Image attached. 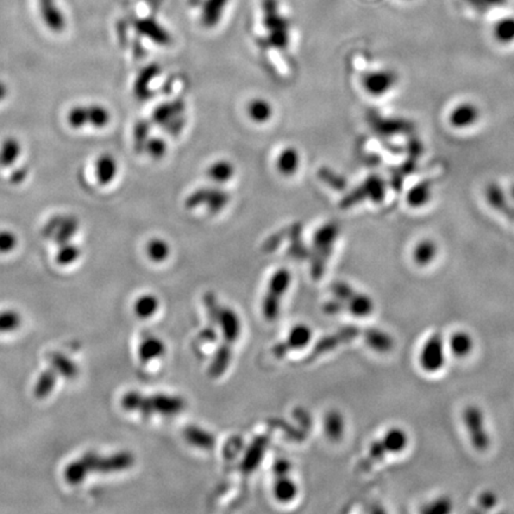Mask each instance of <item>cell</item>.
Returning a JSON list of instances; mask_svg holds the SVG:
<instances>
[{"instance_id":"34","label":"cell","mask_w":514,"mask_h":514,"mask_svg":"<svg viewBox=\"0 0 514 514\" xmlns=\"http://www.w3.org/2000/svg\"><path fill=\"white\" fill-rule=\"evenodd\" d=\"M145 251L150 261L162 263L167 261L168 257L171 255V246L168 244V242L162 238H152L148 242Z\"/></svg>"},{"instance_id":"27","label":"cell","mask_w":514,"mask_h":514,"mask_svg":"<svg viewBox=\"0 0 514 514\" xmlns=\"http://www.w3.org/2000/svg\"><path fill=\"white\" fill-rule=\"evenodd\" d=\"M300 154L298 149L293 147H287L280 152V155L277 156V171L281 176L286 178L296 174V171L300 167Z\"/></svg>"},{"instance_id":"18","label":"cell","mask_w":514,"mask_h":514,"mask_svg":"<svg viewBox=\"0 0 514 514\" xmlns=\"http://www.w3.org/2000/svg\"><path fill=\"white\" fill-rule=\"evenodd\" d=\"M362 338L371 350L376 351L378 354L390 352L394 348L393 337L380 329H363Z\"/></svg>"},{"instance_id":"41","label":"cell","mask_w":514,"mask_h":514,"mask_svg":"<svg viewBox=\"0 0 514 514\" xmlns=\"http://www.w3.org/2000/svg\"><path fill=\"white\" fill-rule=\"evenodd\" d=\"M90 470L87 469L81 460L73 461L65 469V479L70 485H78L88 476Z\"/></svg>"},{"instance_id":"15","label":"cell","mask_w":514,"mask_h":514,"mask_svg":"<svg viewBox=\"0 0 514 514\" xmlns=\"http://www.w3.org/2000/svg\"><path fill=\"white\" fill-rule=\"evenodd\" d=\"M135 461H136L135 456L130 452H119L117 454L107 456V457L99 456L94 471L109 474V473L128 470L130 468L133 467Z\"/></svg>"},{"instance_id":"31","label":"cell","mask_w":514,"mask_h":514,"mask_svg":"<svg viewBox=\"0 0 514 514\" xmlns=\"http://www.w3.org/2000/svg\"><path fill=\"white\" fill-rule=\"evenodd\" d=\"M449 348L452 354L459 359L467 357L474 349V339L468 332H455L450 338Z\"/></svg>"},{"instance_id":"40","label":"cell","mask_w":514,"mask_h":514,"mask_svg":"<svg viewBox=\"0 0 514 514\" xmlns=\"http://www.w3.org/2000/svg\"><path fill=\"white\" fill-rule=\"evenodd\" d=\"M437 246L431 241L421 242L413 251V258L417 265L424 267L436 258Z\"/></svg>"},{"instance_id":"45","label":"cell","mask_w":514,"mask_h":514,"mask_svg":"<svg viewBox=\"0 0 514 514\" xmlns=\"http://www.w3.org/2000/svg\"><path fill=\"white\" fill-rule=\"evenodd\" d=\"M149 133H150V124L148 121H138L133 128V140L137 152L145 150V145L149 140Z\"/></svg>"},{"instance_id":"13","label":"cell","mask_w":514,"mask_h":514,"mask_svg":"<svg viewBox=\"0 0 514 514\" xmlns=\"http://www.w3.org/2000/svg\"><path fill=\"white\" fill-rule=\"evenodd\" d=\"M362 332L363 329H360L357 327H344L339 329L338 331L334 332L331 335L325 336L323 338L319 339L316 344V347L312 349L308 361L318 359L322 355L336 350L337 348L341 347L343 344H347V343L354 341L357 337H362Z\"/></svg>"},{"instance_id":"14","label":"cell","mask_w":514,"mask_h":514,"mask_svg":"<svg viewBox=\"0 0 514 514\" xmlns=\"http://www.w3.org/2000/svg\"><path fill=\"white\" fill-rule=\"evenodd\" d=\"M395 75L390 70H375L370 72L363 79V87L368 93L380 97L387 93L393 87Z\"/></svg>"},{"instance_id":"44","label":"cell","mask_w":514,"mask_h":514,"mask_svg":"<svg viewBox=\"0 0 514 514\" xmlns=\"http://www.w3.org/2000/svg\"><path fill=\"white\" fill-rule=\"evenodd\" d=\"M495 37L503 43L514 41V18H503L495 25Z\"/></svg>"},{"instance_id":"12","label":"cell","mask_w":514,"mask_h":514,"mask_svg":"<svg viewBox=\"0 0 514 514\" xmlns=\"http://www.w3.org/2000/svg\"><path fill=\"white\" fill-rule=\"evenodd\" d=\"M311 327L306 324H298L289 330L287 337L272 348V354L277 360H282L292 351L301 350L312 341Z\"/></svg>"},{"instance_id":"20","label":"cell","mask_w":514,"mask_h":514,"mask_svg":"<svg viewBox=\"0 0 514 514\" xmlns=\"http://www.w3.org/2000/svg\"><path fill=\"white\" fill-rule=\"evenodd\" d=\"M166 354V344L162 339L154 335L143 338L138 347V359L142 364H148L152 361L160 359Z\"/></svg>"},{"instance_id":"48","label":"cell","mask_w":514,"mask_h":514,"mask_svg":"<svg viewBox=\"0 0 514 514\" xmlns=\"http://www.w3.org/2000/svg\"><path fill=\"white\" fill-rule=\"evenodd\" d=\"M452 500L449 498H440L421 508V512L426 514H445L452 512Z\"/></svg>"},{"instance_id":"4","label":"cell","mask_w":514,"mask_h":514,"mask_svg":"<svg viewBox=\"0 0 514 514\" xmlns=\"http://www.w3.org/2000/svg\"><path fill=\"white\" fill-rule=\"evenodd\" d=\"M338 235L339 226L334 222L325 223L313 235L308 258L311 262L312 277L315 280H319L325 273Z\"/></svg>"},{"instance_id":"6","label":"cell","mask_w":514,"mask_h":514,"mask_svg":"<svg viewBox=\"0 0 514 514\" xmlns=\"http://www.w3.org/2000/svg\"><path fill=\"white\" fill-rule=\"evenodd\" d=\"M291 284H292V274L289 269H277L272 275L265 296L262 299V315L265 320L274 322L279 318L281 303Z\"/></svg>"},{"instance_id":"51","label":"cell","mask_w":514,"mask_h":514,"mask_svg":"<svg viewBox=\"0 0 514 514\" xmlns=\"http://www.w3.org/2000/svg\"><path fill=\"white\" fill-rule=\"evenodd\" d=\"M292 470V464L289 460L286 459H280L277 460L273 466V474L274 476L277 475H286V474H291Z\"/></svg>"},{"instance_id":"30","label":"cell","mask_w":514,"mask_h":514,"mask_svg":"<svg viewBox=\"0 0 514 514\" xmlns=\"http://www.w3.org/2000/svg\"><path fill=\"white\" fill-rule=\"evenodd\" d=\"M229 0H206L202 13L204 27H213L220 22L226 4Z\"/></svg>"},{"instance_id":"42","label":"cell","mask_w":514,"mask_h":514,"mask_svg":"<svg viewBox=\"0 0 514 514\" xmlns=\"http://www.w3.org/2000/svg\"><path fill=\"white\" fill-rule=\"evenodd\" d=\"M81 255V250L78 246H74L72 243H66L63 246H60L59 253L56 255V262L60 265H68L74 263L79 257Z\"/></svg>"},{"instance_id":"21","label":"cell","mask_w":514,"mask_h":514,"mask_svg":"<svg viewBox=\"0 0 514 514\" xmlns=\"http://www.w3.org/2000/svg\"><path fill=\"white\" fill-rule=\"evenodd\" d=\"M161 68L159 65L152 63L140 70L133 85V93L140 100H145L152 97L150 84L155 80L156 77L160 74Z\"/></svg>"},{"instance_id":"49","label":"cell","mask_w":514,"mask_h":514,"mask_svg":"<svg viewBox=\"0 0 514 514\" xmlns=\"http://www.w3.org/2000/svg\"><path fill=\"white\" fill-rule=\"evenodd\" d=\"M18 243L16 235L11 231H0V253H11Z\"/></svg>"},{"instance_id":"19","label":"cell","mask_w":514,"mask_h":514,"mask_svg":"<svg viewBox=\"0 0 514 514\" xmlns=\"http://www.w3.org/2000/svg\"><path fill=\"white\" fill-rule=\"evenodd\" d=\"M268 440V437H258L257 440H253V444L250 445L241 464L242 471L244 474H250L258 468L261 461L263 460Z\"/></svg>"},{"instance_id":"36","label":"cell","mask_w":514,"mask_h":514,"mask_svg":"<svg viewBox=\"0 0 514 514\" xmlns=\"http://www.w3.org/2000/svg\"><path fill=\"white\" fill-rule=\"evenodd\" d=\"M58 371L54 368L46 370L41 376L39 381L36 382L35 388H34V394L39 399H44L54 390L58 380Z\"/></svg>"},{"instance_id":"5","label":"cell","mask_w":514,"mask_h":514,"mask_svg":"<svg viewBox=\"0 0 514 514\" xmlns=\"http://www.w3.org/2000/svg\"><path fill=\"white\" fill-rule=\"evenodd\" d=\"M409 445V436L406 431L400 428H392L383 435L380 440H375L370 445L366 457L359 464L361 471H368L374 467L375 464L381 462L387 455L400 454Z\"/></svg>"},{"instance_id":"2","label":"cell","mask_w":514,"mask_h":514,"mask_svg":"<svg viewBox=\"0 0 514 514\" xmlns=\"http://www.w3.org/2000/svg\"><path fill=\"white\" fill-rule=\"evenodd\" d=\"M332 299L324 304L323 310L327 315L335 316L342 312L350 313L356 318H367L374 312L373 299L364 293L356 291L350 284L338 281L331 284Z\"/></svg>"},{"instance_id":"33","label":"cell","mask_w":514,"mask_h":514,"mask_svg":"<svg viewBox=\"0 0 514 514\" xmlns=\"http://www.w3.org/2000/svg\"><path fill=\"white\" fill-rule=\"evenodd\" d=\"M22 152V145L15 137H8L0 147V166L10 167L16 162Z\"/></svg>"},{"instance_id":"43","label":"cell","mask_w":514,"mask_h":514,"mask_svg":"<svg viewBox=\"0 0 514 514\" xmlns=\"http://www.w3.org/2000/svg\"><path fill=\"white\" fill-rule=\"evenodd\" d=\"M20 323H22V318L18 312L12 311V310L0 312V332L1 334L15 331L20 327Z\"/></svg>"},{"instance_id":"53","label":"cell","mask_w":514,"mask_h":514,"mask_svg":"<svg viewBox=\"0 0 514 514\" xmlns=\"http://www.w3.org/2000/svg\"><path fill=\"white\" fill-rule=\"evenodd\" d=\"M29 176V171L27 167H20L12 171L11 176H10V181L13 185H20L23 183L24 180L27 179Z\"/></svg>"},{"instance_id":"52","label":"cell","mask_w":514,"mask_h":514,"mask_svg":"<svg viewBox=\"0 0 514 514\" xmlns=\"http://www.w3.org/2000/svg\"><path fill=\"white\" fill-rule=\"evenodd\" d=\"M496 501H498L496 495L494 493H492V492H485L479 499L480 506L486 508V510L493 508L496 505Z\"/></svg>"},{"instance_id":"22","label":"cell","mask_w":514,"mask_h":514,"mask_svg":"<svg viewBox=\"0 0 514 514\" xmlns=\"http://www.w3.org/2000/svg\"><path fill=\"white\" fill-rule=\"evenodd\" d=\"M136 29L140 35L148 37L149 39H152V42L157 43V44L167 46L171 43V36L168 34L167 30L152 18L137 20Z\"/></svg>"},{"instance_id":"47","label":"cell","mask_w":514,"mask_h":514,"mask_svg":"<svg viewBox=\"0 0 514 514\" xmlns=\"http://www.w3.org/2000/svg\"><path fill=\"white\" fill-rule=\"evenodd\" d=\"M145 150L148 152V155L152 159L160 160L167 152V143L162 138L152 137V138H149L148 142H147Z\"/></svg>"},{"instance_id":"11","label":"cell","mask_w":514,"mask_h":514,"mask_svg":"<svg viewBox=\"0 0 514 514\" xmlns=\"http://www.w3.org/2000/svg\"><path fill=\"white\" fill-rule=\"evenodd\" d=\"M419 363L426 373H437L445 364L444 337L440 332L433 334L425 342L419 356Z\"/></svg>"},{"instance_id":"38","label":"cell","mask_w":514,"mask_h":514,"mask_svg":"<svg viewBox=\"0 0 514 514\" xmlns=\"http://www.w3.org/2000/svg\"><path fill=\"white\" fill-rule=\"evenodd\" d=\"M477 119V111L470 104L459 106L452 113V123L457 128H466Z\"/></svg>"},{"instance_id":"25","label":"cell","mask_w":514,"mask_h":514,"mask_svg":"<svg viewBox=\"0 0 514 514\" xmlns=\"http://www.w3.org/2000/svg\"><path fill=\"white\" fill-rule=\"evenodd\" d=\"M118 164L116 159L110 154L99 156L95 164V176L98 183L103 186H107L117 176Z\"/></svg>"},{"instance_id":"8","label":"cell","mask_w":514,"mask_h":514,"mask_svg":"<svg viewBox=\"0 0 514 514\" xmlns=\"http://www.w3.org/2000/svg\"><path fill=\"white\" fill-rule=\"evenodd\" d=\"M230 202V195L219 187H200L185 200V206L195 210L204 206L211 214H217Z\"/></svg>"},{"instance_id":"54","label":"cell","mask_w":514,"mask_h":514,"mask_svg":"<svg viewBox=\"0 0 514 514\" xmlns=\"http://www.w3.org/2000/svg\"><path fill=\"white\" fill-rule=\"evenodd\" d=\"M8 86H6V84H5V82L0 81V102H3V100H4L5 98H6V95H8Z\"/></svg>"},{"instance_id":"3","label":"cell","mask_w":514,"mask_h":514,"mask_svg":"<svg viewBox=\"0 0 514 514\" xmlns=\"http://www.w3.org/2000/svg\"><path fill=\"white\" fill-rule=\"evenodd\" d=\"M204 305L206 308L207 318L218 327L222 336V342L219 343V345L234 348L242 334L239 315L230 306L223 305L212 292L204 294Z\"/></svg>"},{"instance_id":"24","label":"cell","mask_w":514,"mask_h":514,"mask_svg":"<svg viewBox=\"0 0 514 514\" xmlns=\"http://www.w3.org/2000/svg\"><path fill=\"white\" fill-rule=\"evenodd\" d=\"M43 20L51 32H61L66 27L62 12L55 5V0H39Z\"/></svg>"},{"instance_id":"28","label":"cell","mask_w":514,"mask_h":514,"mask_svg":"<svg viewBox=\"0 0 514 514\" xmlns=\"http://www.w3.org/2000/svg\"><path fill=\"white\" fill-rule=\"evenodd\" d=\"M236 169L231 161L229 160H217L213 164H210V167L207 168L206 176L212 183L217 185H223V183H229L235 176Z\"/></svg>"},{"instance_id":"9","label":"cell","mask_w":514,"mask_h":514,"mask_svg":"<svg viewBox=\"0 0 514 514\" xmlns=\"http://www.w3.org/2000/svg\"><path fill=\"white\" fill-rule=\"evenodd\" d=\"M463 423L474 449L480 452L488 450L491 447V436L485 424V416L479 406L469 405L466 407L463 411Z\"/></svg>"},{"instance_id":"29","label":"cell","mask_w":514,"mask_h":514,"mask_svg":"<svg viewBox=\"0 0 514 514\" xmlns=\"http://www.w3.org/2000/svg\"><path fill=\"white\" fill-rule=\"evenodd\" d=\"M248 114L257 124H265L273 118V106L263 98H255L248 104Z\"/></svg>"},{"instance_id":"50","label":"cell","mask_w":514,"mask_h":514,"mask_svg":"<svg viewBox=\"0 0 514 514\" xmlns=\"http://www.w3.org/2000/svg\"><path fill=\"white\" fill-rule=\"evenodd\" d=\"M65 218H66L65 214H58V216H54L53 218L49 219L47 224L43 228V236L48 238L54 237V235L56 234V231L59 230V228L62 224Z\"/></svg>"},{"instance_id":"35","label":"cell","mask_w":514,"mask_h":514,"mask_svg":"<svg viewBox=\"0 0 514 514\" xmlns=\"http://www.w3.org/2000/svg\"><path fill=\"white\" fill-rule=\"evenodd\" d=\"M291 237V246H289V253L296 260H305L310 257V249L305 246L304 242L301 239V226L300 224H294L289 231Z\"/></svg>"},{"instance_id":"32","label":"cell","mask_w":514,"mask_h":514,"mask_svg":"<svg viewBox=\"0 0 514 514\" xmlns=\"http://www.w3.org/2000/svg\"><path fill=\"white\" fill-rule=\"evenodd\" d=\"M160 308V300L154 294H145L140 296L135 303L133 311L140 319L152 318Z\"/></svg>"},{"instance_id":"10","label":"cell","mask_w":514,"mask_h":514,"mask_svg":"<svg viewBox=\"0 0 514 514\" xmlns=\"http://www.w3.org/2000/svg\"><path fill=\"white\" fill-rule=\"evenodd\" d=\"M185 111L186 105L181 99L164 103L154 110L152 121L176 136L185 126Z\"/></svg>"},{"instance_id":"55","label":"cell","mask_w":514,"mask_h":514,"mask_svg":"<svg viewBox=\"0 0 514 514\" xmlns=\"http://www.w3.org/2000/svg\"><path fill=\"white\" fill-rule=\"evenodd\" d=\"M506 0H485V3H487V4H492V5H500L503 4V3H505Z\"/></svg>"},{"instance_id":"37","label":"cell","mask_w":514,"mask_h":514,"mask_svg":"<svg viewBox=\"0 0 514 514\" xmlns=\"http://www.w3.org/2000/svg\"><path fill=\"white\" fill-rule=\"evenodd\" d=\"M51 368H54L58 374L62 375L65 378H73L78 374V367L72 360L68 359L65 355L60 352H55L51 356Z\"/></svg>"},{"instance_id":"1","label":"cell","mask_w":514,"mask_h":514,"mask_svg":"<svg viewBox=\"0 0 514 514\" xmlns=\"http://www.w3.org/2000/svg\"><path fill=\"white\" fill-rule=\"evenodd\" d=\"M121 406L128 412H138L149 418L155 414L174 417L186 409V400L176 394L156 393L145 395L140 392H128L121 397Z\"/></svg>"},{"instance_id":"23","label":"cell","mask_w":514,"mask_h":514,"mask_svg":"<svg viewBox=\"0 0 514 514\" xmlns=\"http://www.w3.org/2000/svg\"><path fill=\"white\" fill-rule=\"evenodd\" d=\"M273 495L279 503H291L298 495V485L289 474L274 476Z\"/></svg>"},{"instance_id":"17","label":"cell","mask_w":514,"mask_h":514,"mask_svg":"<svg viewBox=\"0 0 514 514\" xmlns=\"http://www.w3.org/2000/svg\"><path fill=\"white\" fill-rule=\"evenodd\" d=\"M183 440L193 448L200 450H212L216 447V437L213 433L195 425H188L183 430Z\"/></svg>"},{"instance_id":"7","label":"cell","mask_w":514,"mask_h":514,"mask_svg":"<svg viewBox=\"0 0 514 514\" xmlns=\"http://www.w3.org/2000/svg\"><path fill=\"white\" fill-rule=\"evenodd\" d=\"M263 24L268 32L265 43L277 51L287 49L289 44V27L287 20L277 11V0L263 1Z\"/></svg>"},{"instance_id":"16","label":"cell","mask_w":514,"mask_h":514,"mask_svg":"<svg viewBox=\"0 0 514 514\" xmlns=\"http://www.w3.org/2000/svg\"><path fill=\"white\" fill-rule=\"evenodd\" d=\"M79 116L82 126L91 125L93 128H103L111 121V113L102 105L80 106Z\"/></svg>"},{"instance_id":"39","label":"cell","mask_w":514,"mask_h":514,"mask_svg":"<svg viewBox=\"0 0 514 514\" xmlns=\"http://www.w3.org/2000/svg\"><path fill=\"white\" fill-rule=\"evenodd\" d=\"M78 219L75 218L74 216H66V218L60 226L59 230L56 231V234L54 235V241L59 246L70 243L72 237L78 232Z\"/></svg>"},{"instance_id":"46","label":"cell","mask_w":514,"mask_h":514,"mask_svg":"<svg viewBox=\"0 0 514 514\" xmlns=\"http://www.w3.org/2000/svg\"><path fill=\"white\" fill-rule=\"evenodd\" d=\"M318 176L323 183H327V186L336 190H342L345 186L344 179L342 176H338L336 171H332L330 168L322 167L318 171Z\"/></svg>"},{"instance_id":"26","label":"cell","mask_w":514,"mask_h":514,"mask_svg":"<svg viewBox=\"0 0 514 514\" xmlns=\"http://www.w3.org/2000/svg\"><path fill=\"white\" fill-rule=\"evenodd\" d=\"M344 431H345V421L342 413L336 409L327 412L324 418V433L327 438L334 443H337L344 436Z\"/></svg>"}]
</instances>
